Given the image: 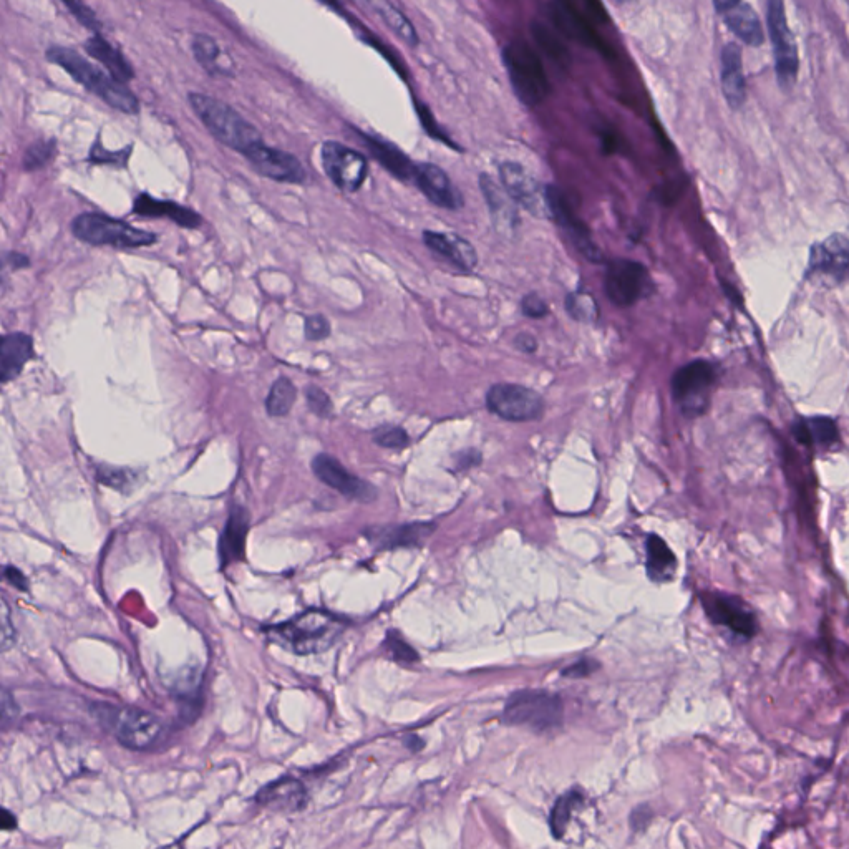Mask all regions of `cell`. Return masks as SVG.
Returning a JSON list of instances; mask_svg holds the SVG:
<instances>
[{"label":"cell","mask_w":849,"mask_h":849,"mask_svg":"<svg viewBox=\"0 0 849 849\" xmlns=\"http://www.w3.org/2000/svg\"><path fill=\"white\" fill-rule=\"evenodd\" d=\"M345 622L340 617L311 609L276 626L264 627L269 641L297 655L326 652L342 636Z\"/></svg>","instance_id":"obj_1"},{"label":"cell","mask_w":849,"mask_h":849,"mask_svg":"<svg viewBox=\"0 0 849 849\" xmlns=\"http://www.w3.org/2000/svg\"><path fill=\"white\" fill-rule=\"evenodd\" d=\"M188 100L204 127L224 146L248 156L264 145L258 128L218 98L193 92L188 95Z\"/></svg>","instance_id":"obj_2"},{"label":"cell","mask_w":849,"mask_h":849,"mask_svg":"<svg viewBox=\"0 0 849 849\" xmlns=\"http://www.w3.org/2000/svg\"><path fill=\"white\" fill-rule=\"evenodd\" d=\"M47 60L52 64L60 65L80 85L87 88L88 92L95 93L97 97L102 98L103 102L108 103L118 112L133 115L140 110V102L130 88L117 82L107 73H103L100 68L90 64L87 59H83L77 50L55 45V47H50L47 50Z\"/></svg>","instance_id":"obj_3"},{"label":"cell","mask_w":849,"mask_h":849,"mask_svg":"<svg viewBox=\"0 0 849 849\" xmlns=\"http://www.w3.org/2000/svg\"><path fill=\"white\" fill-rule=\"evenodd\" d=\"M503 62L516 97L528 107H538L549 97L551 85L543 62L523 40H511L503 49Z\"/></svg>","instance_id":"obj_4"},{"label":"cell","mask_w":849,"mask_h":849,"mask_svg":"<svg viewBox=\"0 0 849 849\" xmlns=\"http://www.w3.org/2000/svg\"><path fill=\"white\" fill-rule=\"evenodd\" d=\"M93 714L108 732L117 737L123 747L146 750L160 738V720L155 715L135 707H118L112 704L93 705Z\"/></svg>","instance_id":"obj_5"},{"label":"cell","mask_w":849,"mask_h":849,"mask_svg":"<svg viewBox=\"0 0 849 849\" xmlns=\"http://www.w3.org/2000/svg\"><path fill=\"white\" fill-rule=\"evenodd\" d=\"M72 233L83 243L118 249L145 248L158 241V236L150 231L100 213L78 214L72 221Z\"/></svg>","instance_id":"obj_6"},{"label":"cell","mask_w":849,"mask_h":849,"mask_svg":"<svg viewBox=\"0 0 849 849\" xmlns=\"http://www.w3.org/2000/svg\"><path fill=\"white\" fill-rule=\"evenodd\" d=\"M563 700L544 690H518L505 705L503 720L538 732L553 730L563 723Z\"/></svg>","instance_id":"obj_7"},{"label":"cell","mask_w":849,"mask_h":849,"mask_svg":"<svg viewBox=\"0 0 849 849\" xmlns=\"http://www.w3.org/2000/svg\"><path fill=\"white\" fill-rule=\"evenodd\" d=\"M715 380L717 370L705 360H695L675 372L672 377V395L684 415L699 417L707 410Z\"/></svg>","instance_id":"obj_8"},{"label":"cell","mask_w":849,"mask_h":849,"mask_svg":"<svg viewBox=\"0 0 849 849\" xmlns=\"http://www.w3.org/2000/svg\"><path fill=\"white\" fill-rule=\"evenodd\" d=\"M604 289L616 307H631L654 289L651 274L641 262L614 259L607 264Z\"/></svg>","instance_id":"obj_9"},{"label":"cell","mask_w":849,"mask_h":849,"mask_svg":"<svg viewBox=\"0 0 849 849\" xmlns=\"http://www.w3.org/2000/svg\"><path fill=\"white\" fill-rule=\"evenodd\" d=\"M491 413L508 422H533L543 417L544 400L538 392L518 384H496L486 393Z\"/></svg>","instance_id":"obj_10"},{"label":"cell","mask_w":849,"mask_h":849,"mask_svg":"<svg viewBox=\"0 0 849 849\" xmlns=\"http://www.w3.org/2000/svg\"><path fill=\"white\" fill-rule=\"evenodd\" d=\"M321 158L326 175L339 190L354 193L364 185L369 163L359 151L339 141H326L322 145Z\"/></svg>","instance_id":"obj_11"},{"label":"cell","mask_w":849,"mask_h":849,"mask_svg":"<svg viewBox=\"0 0 849 849\" xmlns=\"http://www.w3.org/2000/svg\"><path fill=\"white\" fill-rule=\"evenodd\" d=\"M768 29L772 37L773 54L777 64L778 80L783 87H791L798 75V50L788 27L785 5L778 0L768 4Z\"/></svg>","instance_id":"obj_12"},{"label":"cell","mask_w":849,"mask_h":849,"mask_svg":"<svg viewBox=\"0 0 849 849\" xmlns=\"http://www.w3.org/2000/svg\"><path fill=\"white\" fill-rule=\"evenodd\" d=\"M808 274L830 284L849 281V233L835 234L811 248Z\"/></svg>","instance_id":"obj_13"},{"label":"cell","mask_w":849,"mask_h":849,"mask_svg":"<svg viewBox=\"0 0 849 849\" xmlns=\"http://www.w3.org/2000/svg\"><path fill=\"white\" fill-rule=\"evenodd\" d=\"M546 199H548L549 213L551 218L563 229L574 248L583 254L584 258L591 262H604L601 249L592 241L588 226L574 214L573 208L569 206L568 199L563 191L556 186L546 188Z\"/></svg>","instance_id":"obj_14"},{"label":"cell","mask_w":849,"mask_h":849,"mask_svg":"<svg viewBox=\"0 0 849 849\" xmlns=\"http://www.w3.org/2000/svg\"><path fill=\"white\" fill-rule=\"evenodd\" d=\"M500 178L506 193L515 203L521 204L533 216L551 218L546 190L539 188L538 181L520 163H501Z\"/></svg>","instance_id":"obj_15"},{"label":"cell","mask_w":849,"mask_h":849,"mask_svg":"<svg viewBox=\"0 0 849 849\" xmlns=\"http://www.w3.org/2000/svg\"><path fill=\"white\" fill-rule=\"evenodd\" d=\"M312 471L317 480H321L324 485L339 491L340 495L347 496L350 500L370 503L377 498L374 486L360 480L359 476L352 475L337 458L330 457L327 453H321L312 460Z\"/></svg>","instance_id":"obj_16"},{"label":"cell","mask_w":849,"mask_h":849,"mask_svg":"<svg viewBox=\"0 0 849 849\" xmlns=\"http://www.w3.org/2000/svg\"><path fill=\"white\" fill-rule=\"evenodd\" d=\"M704 609L707 616L719 624V626L727 627L728 631L737 634L740 637H753L757 632V621L752 612L748 611L745 602L740 601L737 597L727 596V594H705L702 597Z\"/></svg>","instance_id":"obj_17"},{"label":"cell","mask_w":849,"mask_h":849,"mask_svg":"<svg viewBox=\"0 0 849 849\" xmlns=\"http://www.w3.org/2000/svg\"><path fill=\"white\" fill-rule=\"evenodd\" d=\"M246 158L259 175L266 176L269 180L294 185H302L306 181V168L296 156L287 151L277 150L264 143L251 151Z\"/></svg>","instance_id":"obj_18"},{"label":"cell","mask_w":849,"mask_h":849,"mask_svg":"<svg viewBox=\"0 0 849 849\" xmlns=\"http://www.w3.org/2000/svg\"><path fill=\"white\" fill-rule=\"evenodd\" d=\"M418 190L427 196L430 203L438 208L458 211L463 206V196L457 186L453 185L450 176L433 163H418L415 166L413 180Z\"/></svg>","instance_id":"obj_19"},{"label":"cell","mask_w":849,"mask_h":849,"mask_svg":"<svg viewBox=\"0 0 849 849\" xmlns=\"http://www.w3.org/2000/svg\"><path fill=\"white\" fill-rule=\"evenodd\" d=\"M433 523L398 524V526H375L365 531V536L375 548H420L435 531Z\"/></svg>","instance_id":"obj_20"},{"label":"cell","mask_w":849,"mask_h":849,"mask_svg":"<svg viewBox=\"0 0 849 849\" xmlns=\"http://www.w3.org/2000/svg\"><path fill=\"white\" fill-rule=\"evenodd\" d=\"M715 9L723 22L728 25V29L732 30L738 39L743 40V44L750 47H760L763 44L765 35H763L762 22L750 5L727 0V2H715Z\"/></svg>","instance_id":"obj_21"},{"label":"cell","mask_w":849,"mask_h":849,"mask_svg":"<svg viewBox=\"0 0 849 849\" xmlns=\"http://www.w3.org/2000/svg\"><path fill=\"white\" fill-rule=\"evenodd\" d=\"M423 243L430 251L452 262L453 266L463 271H473L478 264L475 246L458 234L425 231Z\"/></svg>","instance_id":"obj_22"},{"label":"cell","mask_w":849,"mask_h":849,"mask_svg":"<svg viewBox=\"0 0 849 849\" xmlns=\"http://www.w3.org/2000/svg\"><path fill=\"white\" fill-rule=\"evenodd\" d=\"M249 523L251 518H249L248 510L243 506H234L229 513L228 521L224 524V531L219 541V558L223 568H228L231 564L243 559Z\"/></svg>","instance_id":"obj_23"},{"label":"cell","mask_w":849,"mask_h":849,"mask_svg":"<svg viewBox=\"0 0 849 849\" xmlns=\"http://www.w3.org/2000/svg\"><path fill=\"white\" fill-rule=\"evenodd\" d=\"M256 801L271 810L299 811L306 806V788L294 778L284 777L261 788Z\"/></svg>","instance_id":"obj_24"},{"label":"cell","mask_w":849,"mask_h":849,"mask_svg":"<svg viewBox=\"0 0 849 849\" xmlns=\"http://www.w3.org/2000/svg\"><path fill=\"white\" fill-rule=\"evenodd\" d=\"M133 213L143 218H166L175 221L181 228L195 229L201 224V216L193 211V209L185 208L175 201H163V199H155L153 196L143 195L136 198L133 204Z\"/></svg>","instance_id":"obj_25"},{"label":"cell","mask_w":849,"mask_h":849,"mask_svg":"<svg viewBox=\"0 0 849 849\" xmlns=\"http://www.w3.org/2000/svg\"><path fill=\"white\" fill-rule=\"evenodd\" d=\"M34 355V342L32 337L22 332L4 335L0 344V375L2 382L7 384L10 380L17 379L20 372L24 370L25 364Z\"/></svg>","instance_id":"obj_26"},{"label":"cell","mask_w":849,"mask_h":849,"mask_svg":"<svg viewBox=\"0 0 849 849\" xmlns=\"http://www.w3.org/2000/svg\"><path fill=\"white\" fill-rule=\"evenodd\" d=\"M549 12H551L549 17L553 19L556 27L566 37L578 40L581 44L586 45V47H592V49L601 47V40L597 37L596 32L591 29L588 20L579 14L574 5L556 2V4L549 5Z\"/></svg>","instance_id":"obj_27"},{"label":"cell","mask_w":849,"mask_h":849,"mask_svg":"<svg viewBox=\"0 0 849 849\" xmlns=\"http://www.w3.org/2000/svg\"><path fill=\"white\" fill-rule=\"evenodd\" d=\"M722 88L728 105L737 110L745 103L747 87L743 77L742 54L738 45L730 44L722 52Z\"/></svg>","instance_id":"obj_28"},{"label":"cell","mask_w":849,"mask_h":849,"mask_svg":"<svg viewBox=\"0 0 849 849\" xmlns=\"http://www.w3.org/2000/svg\"><path fill=\"white\" fill-rule=\"evenodd\" d=\"M360 138L364 141L367 150L372 153L375 160L379 161L380 165L384 166L385 170H389L393 176H397L400 180H413L415 173V163L410 161L403 151L398 150L397 146L392 145L389 141L382 140L379 136L365 135L359 133Z\"/></svg>","instance_id":"obj_29"},{"label":"cell","mask_w":849,"mask_h":849,"mask_svg":"<svg viewBox=\"0 0 849 849\" xmlns=\"http://www.w3.org/2000/svg\"><path fill=\"white\" fill-rule=\"evenodd\" d=\"M85 50L93 59L105 65L108 72L117 82H130L131 78L135 77L133 68L128 64L127 59L123 57L120 50L115 49L108 40L103 39L102 35L95 34L85 42Z\"/></svg>","instance_id":"obj_30"},{"label":"cell","mask_w":849,"mask_h":849,"mask_svg":"<svg viewBox=\"0 0 849 849\" xmlns=\"http://www.w3.org/2000/svg\"><path fill=\"white\" fill-rule=\"evenodd\" d=\"M480 186L481 193L490 206L491 216L495 219L496 228H516L520 219H518L515 204H513L510 195L501 190L500 186L496 185V181L488 175H481Z\"/></svg>","instance_id":"obj_31"},{"label":"cell","mask_w":849,"mask_h":849,"mask_svg":"<svg viewBox=\"0 0 849 849\" xmlns=\"http://www.w3.org/2000/svg\"><path fill=\"white\" fill-rule=\"evenodd\" d=\"M793 432L798 442L805 443L808 447L821 448V450L835 447L836 443L840 442L836 423L830 418H810L798 423Z\"/></svg>","instance_id":"obj_32"},{"label":"cell","mask_w":849,"mask_h":849,"mask_svg":"<svg viewBox=\"0 0 849 849\" xmlns=\"http://www.w3.org/2000/svg\"><path fill=\"white\" fill-rule=\"evenodd\" d=\"M677 569V559L660 536L651 534L647 538V574L652 581H670Z\"/></svg>","instance_id":"obj_33"},{"label":"cell","mask_w":849,"mask_h":849,"mask_svg":"<svg viewBox=\"0 0 849 849\" xmlns=\"http://www.w3.org/2000/svg\"><path fill=\"white\" fill-rule=\"evenodd\" d=\"M369 7L370 9H374L382 17L385 24L389 25V29L393 30L400 37V40H403L410 47H417V32L413 29V25L410 24V20L403 15L402 10H398L390 2H370Z\"/></svg>","instance_id":"obj_34"},{"label":"cell","mask_w":849,"mask_h":849,"mask_svg":"<svg viewBox=\"0 0 849 849\" xmlns=\"http://www.w3.org/2000/svg\"><path fill=\"white\" fill-rule=\"evenodd\" d=\"M193 52L201 67L206 68L211 75H229V68L221 64L223 52L213 37L206 34L196 35L193 40Z\"/></svg>","instance_id":"obj_35"},{"label":"cell","mask_w":849,"mask_h":849,"mask_svg":"<svg viewBox=\"0 0 849 849\" xmlns=\"http://www.w3.org/2000/svg\"><path fill=\"white\" fill-rule=\"evenodd\" d=\"M297 398L296 385L287 377L277 379L266 398V410L269 417H286L291 412Z\"/></svg>","instance_id":"obj_36"},{"label":"cell","mask_w":849,"mask_h":849,"mask_svg":"<svg viewBox=\"0 0 849 849\" xmlns=\"http://www.w3.org/2000/svg\"><path fill=\"white\" fill-rule=\"evenodd\" d=\"M581 800L583 798H581L578 791H571L568 795L561 796L558 803L554 805L553 813L549 816V825H551V830H553L556 838L563 836L566 826H568L569 818H571V813L581 803Z\"/></svg>","instance_id":"obj_37"},{"label":"cell","mask_w":849,"mask_h":849,"mask_svg":"<svg viewBox=\"0 0 849 849\" xmlns=\"http://www.w3.org/2000/svg\"><path fill=\"white\" fill-rule=\"evenodd\" d=\"M566 309L574 321L594 322L597 317V306L594 297L586 291H574L566 297Z\"/></svg>","instance_id":"obj_38"},{"label":"cell","mask_w":849,"mask_h":849,"mask_svg":"<svg viewBox=\"0 0 849 849\" xmlns=\"http://www.w3.org/2000/svg\"><path fill=\"white\" fill-rule=\"evenodd\" d=\"M55 155V141L40 140L35 141L27 148L24 156V168L27 171L39 170L44 168Z\"/></svg>","instance_id":"obj_39"},{"label":"cell","mask_w":849,"mask_h":849,"mask_svg":"<svg viewBox=\"0 0 849 849\" xmlns=\"http://www.w3.org/2000/svg\"><path fill=\"white\" fill-rule=\"evenodd\" d=\"M385 649L389 651L390 657L400 664H413L420 659L417 652L413 651L412 647L408 646L407 642L403 641L402 636L395 631H390L387 634Z\"/></svg>","instance_id":"obj_40"},{"label":"cell","mask_w":849,"mask_h":849,"mask_svg":"<svg viewBox=\"0 0 849 849\" xmlns=\"http://www.w3.org/2000/svg\"><path fill=\"white\" fill-rule=\"evenodd\" d=\"M533 34L539 40V44L543 45V49L548 52L549 57L558 60L559 64L566 62V59H568V50L561 45V42L543 24H534Z\"/></svg>","instance_id":"obj_41"},{"label":"cell","mask_w":849,"mask_h":849,"mask_svg":"<svg viewBox=\"0 0 849 849\" xmlns=\"http://www.w3.org/2000/svg\"><path fill=\"white\" fill-rule=\"evenodd\" d=\"M374 442L384 448H405L410 443V437L403 428L395 425H384L374 432Z\"/></svg>","instance_id":"obj_42"},{"label":"cell","mask_w":849,"mask_h":849,"mask_svg":"<svg viewBox=\"0 0 849 849\" xmlns=\"http://www.w3.org/2000/svg\"><path fill=\"white\" fill-rule=\"evenodd\" d=\"M306 398L311 412L317 417L329 418L332 415V400L324 390L319 389L316 385H311L306 389Z\"/></svg>","instance_id":"obj_43"},{"label":"cell","mask_w":849,"mask_h":849,"mask_svg":"<svg viewBox=\"0 0 849 849\" xmlns=\"http://www.w3.org/2000/svg\"><path fill=\"white\" fill-rule=\"evenodd\" d=\"M98 480L102 481L103 485L115 488L118 491H127L130 488L131 480L130 473L127 470H118V468H102L98 470Z\"/></svg>","instance_id":"obj_44"},{"label":"cell","mask_w":849,"mask_h":849,"mask_svg":"<svg viewBox=\"0 0 849 849\" xmlns=\"http://www.w3.org/2000/svg\"><path fill=\"white\" fill-rule=\"evenodd\" d=\"M65 7L70 9L73 15H75V19L80 22V24L85 25L87 29L93 30V32H97L100 30V22H98L97 15L93 12L90 7L82 4V2H72V0H65Z\"/></svg>","instance_id":"obj_45"},{"label":"cell","mask_w":849,"mask_h":849,"mask_svg":"<svg viewBox=\"0 0 849 849\" xmlns=\"http://www.w3.org/2000/svg\"><path fill=\"white\" fill-rule=\"evenodd\" d=\"M304 335L307 340H324L330 335V324L326 317L317 314V316L306 317L304 322Z\"/></svg>","instance_id":"obj_46"},{"label":"cell","mask_w":849,"mask_h":849,"mask_svg":"<svg viewBox=\"0 0 849 849\" xmlns=\"http://www.w3.org/2000/svg\"><path fill=\"white\" fill-rule=\"evenodd\" d=\"M521 311H523L526 317L541 319V317L548 316L549 314L548 302L544 301L543 297L536 294V292H529V294L523 297V301H521Z\"/></svg>","instance_id":"obj_47"},{"label":"cell","mask_w":849,"mask_h":849,"mask_svg":"<svg viewBox=\"0 0 849 849\" xmlns=\"http://www.w3.org/2000/svg\"><path fill=\"white\" fill-rule=\"evenodd\" d=\"M597 667H599V664L594 662V660L583 659L576 662V664L571 665L568 669H564L563 675H566V677H573V679H581V677H588V675H591L592 672H596Z\"/></svg>","instance_id":"obj_48"},{"label":"cell","mask_w":849,"mask_h":849,"mask_svg":"<svg viewBox=\"0 0 849 849\" xmlns=\"http://www.w3.org/2000/svg\"><path fill=\"white\" fill-rule=\"evenodd\" d=\"M5 578L9 581L12 586L19 589V591L27 592L29 591V581L25 578L24 574L20 573L19 569L14 568V566H7L4 569Z\"/></svg>","instance_id":"obj_49"},{"label":"cell","mask_w":849,"mask_h":849,"mask_svg":"<svg viewBox=\"0 0 849 849\" xmlns=\"http://www.w3.org/2000/svg\"><path fill=\"white\" fill-rule=\"evenodd\" d=\"M7 611H9L7 604L2 602V644H4V651H7L12 641H14V629L10 627L9 612Z\"/></svg>","instance_id":"obj_50"},{"label":"cell","mask_w":849,"mask_h":849,"mask_svg":"<svg viewBox=\"0 0 849 849\" xmlns=\"http://www.w3.org/2000/svg\"><path fill=\"white\" fill-rule=\"evenodd\" d=\"M30 261L27 256L19 253H5L4 254V266L12 267V269H22V267H29Z\"/></svg>","instance_id":"obj_51"},{"label":"cell","mask_w":849,"mask_h":849,"mask_svg":"<svg viewBox=\"0 0 849 849\" xmlns=\"http://www.w3.org/2000/svg\"><path fill=\"white\" fill-rule=\"evenodd\" d=\"M516 347L521 350V352H526V354H531L538 347V342L534 339L533 335L529 334H521L516 337Z\"/></svg>","instance_id":"obj_52"},{"label":"cell","mask_w":849,"mask_h":849,"mask_svg":"<svg viewBox=\"0 0 849 849\" xmlns=\"http://www.w3.org/2000/svg\"><path fill=\"white\" fill-rule=\"evenodd\" d=\"M15 821L17 820H15V816L12 815V813H9L7 810L2 811V828H4V830L15 828V826H17Z\"/></svg>","instance_id":"obj_53"},{"label":"cell","mask_w":849,"mask_h":849,"mask_svg":"<svg viewBox=\"0 0 849 849\" xmlns=\"http://www.w3.org/2000/svg\"><path fill=\"white\" fill-rule=\"evenodd\" d=\"M405 743H407V747L412 748L415 752H417L418 748L423 747L422 740L418 737H408L407 740H405Z\"/></svg>","instance_id":"obj_54"}]
</instances>
